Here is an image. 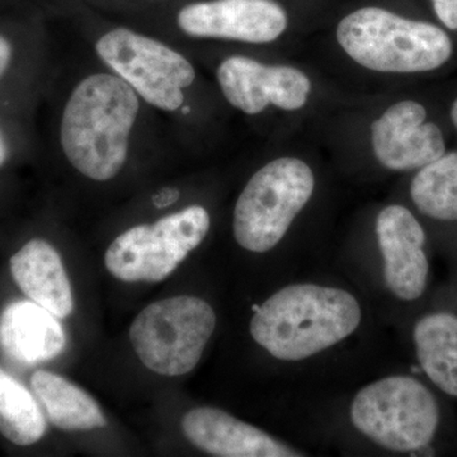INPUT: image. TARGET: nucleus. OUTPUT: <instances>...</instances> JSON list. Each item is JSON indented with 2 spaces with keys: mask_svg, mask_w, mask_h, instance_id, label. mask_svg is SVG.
Here are the masks:
<instances>
[{
  "mask_svg": "<svg viewBox=\"0 0 457 457\" xmlns=\"http://www.w3.org/2000/svg\"><path fill=\"white\" fill-rule=\"evenodd\" d=\"M451 120H453V126L457 130V98L453 101V106H451Z\"/></svg>",
  "mask_w": 457,
  "mask_h": 457,
  "instance_id": "b1692460",
  "label": "nucleus"
},
{
  "mask_svg": "<svg viewBox=\"0 0 457 457\" xmlns=\"http://www.w3.org/2000/svg\"><path fill=\"white\" fill-rule=\"evenodd\" d=\"M182 429L192 445L213 456H299L296 451L269 433L218 408L192 409L183 417Z\"/></svg>",
  "mask_w": 457,
  "mask_h": 457,
  "instance_id": "ddd939ff",
  "label": "nucleus"
},
{
  "mask_svg": "<svg viewBox=\"0 0 457 457\" xmlns=\"http://www.w3.org/2000/svg\"><path fill=\"white\" fill-rule=\"evenodd\" d=\"M225 99L240 112L258 114L270 106L299 111L311 97L308 75L294 66L266 65L246 56H230L216 71Z\"/></svg>",
  "mask_w": 457,
  "mask_h": 457,
  "instance_id": "9d476101",
  "label": "nucleus"
},
{
  "mask_svg": "<svg viewBox=\"0 0 457 457\" xmlns=\"http://www.w3.org/2000/svg\"><path fill=\"white\" fill-rule=\"evenodd\" d=\"M411 197L423 215L457 221V153H445L420 168L411 180Z\"/></svg>",
  "mask_w": 457,
  "mask_h": 457,
  "instance_id": "6ab92c4d",
  "label": "nucleus"
},
{
  "mask_svg": "<svg viewBox=\"0 0 457 457\" xmlns=\"http://www.w3.org/2000/svg\"><path fill=\"white\" fill-rule=\"evenodd\" d=\"M427 111L416 101H400L387 108L371 126L375 158L386 170H420L446 153L444 134L426 122Z\"/></svg>",
  "mask_w": 457,
  "mask_h": 457,
  "instance_id": "9b49d317",
  "label": "nucleus"
},
{
  "mask_svg": "<svg viewBox=\"0 0 457 457\" xmlns=\"http://www.w3.org/2000/svg\"><path fill=\"white\" fill-rule=\"evenodd\" d=\"M31 387L50 422L57 428L90 431L107 426L106 417L98 403L62 376L36 371L31 378Z\"/></svg>",
  "mask_w": 457,
  "mask_h": 457,
  "instance_id": "dca6fc26",
  "label": "nucleus"
},
{
  "mask_svg": "<svg viewBox=\"0 0 457 457\" xmlns=\"http://www.w3.org/2000/svg\"><path fill=\"white\" fill-rule=\"evenodd\" d=\"M139 111V96L116 74L84 78L69 96L60 122L69 163L87 179H114L128 161Z\"/></svg>",
  "mask_w": 457,
  "mask_h": 457,
  "instance_id": "f257e3e1",
  "label": "nucleus"
},
{
  "mask_svg": "<svg viewBox=\"0 0 457 457\" xmlns=\"http://www.w3.org/2000/svg\"><path fill=\"white\" fill-rule=\"evenodd\" d=\"M438 20L451 31H457V0H432Z\"/></svg>",
  "mask_w": 457,
  "mask_h": 457,
  "instance_id": "aec40b11",
  "label": "nucleus"
},
{
  "mask_svg": "<svg viewBox=\"0 0 457 457\" xmlns=\"http://www.w3.org/2000/svg\"><path fill=\"white\" fill-rule=\"evenodd\" d=\"M216 314L196 296H176L150 303L130 328V341L146 369L163 376L196 368L213 335Z\"/></svg>",
  "mask_w": 457,
  "mask_h": 457,
  "instance_id": "423d86ee",
  "label": "nucleus"
},
{
  "mask_svg": "<svg viewBox=\"0 0 457 457\" xmlns=\"http://www.w3.org/2000/svg\"><path fill=\"white\" fill-rule=\"evenodd\" d=\"M336 37L354 62L378 73L436 71L453 51L450 36L440 27L378 7L357 9L343 18Z\"/></svg>",
  "mask_w": 457,
  "mask_h": 457,
  "instance_id": "7ed1b4c3",
  "label": "nucleus"
},
{
  "mask_svg": "<svg viewBox=\"0 0 457 457\" xmlns=\"http://www.w3.org/2000/svg\"><path fill=\"white\" fill-rule=\"evenodd\" d=\"M46 420L31 392L0 369V433L17 446H29L44 437Z\"/></svg>",
  "mask_w": 457,
  "mask_h": 457,
  "instance_id": "a211bd4d",
  "label": "nucleus"
},
{
  "mask_svg": "<svg viewBox=\"0 0 457 457\" xmlns=\"http://www.w3.org/2000/svg\"><path fill=\"white\" fill-rule=\"evenodd\" d=\"M362 319L359 300L330 286L294 284L255 311L251 335L281 361L311 359L356 332Z\"/></svg>",
  "mask_w": 457,
  "mask_h": 457,
  "instance_id": "f03ea898",
  "label": "nucleus"
},
{
  "mask_svg": "<svg viewBox=\"0 0 457 457\" xmlns=\"http://www.w3.org/2000/svg\"><path fill=\"white\" fill-rule=\"evenodd\" d=\"M176 25L189 37L270 44L284 35L288 18L276 0H198L177 11Z\"/></svg>",
  "mask_w": 457,
  "mask_h": 457,
  "instance_id": "1a4fd4ad",
  "label": "nucleus"
},
{
  "mask_svg": "<svg viewBox=\"0 0 457 457\" xmlns=\"http://www.w3.org/2000/svg\"><path fill=\"white\" fill-rule=\"evenodd\" d=\"M57 319L31 300L11 303L0 315V347L21 365L55 359L66 345L64 328Z\"/></svg>",
  "mask_w": 457,
  "mask_h": 457,
  "instance_id": "4468645a",
  "label": "nucleus"
},
{
  "mask_svg": "<svg viewBox=\"0 0 457 457\" xmlns=\"http://www.w3.org/2000/svg\"><path fill=\"white\" fill-rule=\"evenodd\" d=\"M351 420L383 449L409 453L427 446L440 425L435 395L411 376H389L366 385L354 396Z\"/></svg>",
  "mask_w": 457,
  "mask_h": 457,
  "instance_id": "39448f33",
  "label": "nucleus"
},
{
  "mask_svg": "<svg viewBox=\"0 0 457 457\" xmlns=\"http://www.w3.org/2000/svg\"><path fill=\"white\" fill-rule=\"evenodd\" d=\"M376 237L384 261V279L394 296L420 299L428 279L426 234L407 207L390 204L378 212Z\"/></svg>",
  "mask_w": 457,
  "mask_h": 457,
  "instance_id": "f8f14e48",
  "label": "nucleus"
},
{
  "mask_svg": "<svg viewBox=\"0 0 457 457\" xmlns=\"http://www.w3.org/2000/svg\"><path fill=\"white\" fill-rule=\"evenodd\" d=\"M420 368L438 389L457 398V317L433 312L414 327Z\"/></svg>",
  "mask_w": 457,
  "mask_h": 457,
  "instance_id": "f3484780",
  "label": "nucleus"
},
{
  "mask_svg": "<svg viewBox=\"0 0 457 457\" xmlns=\"http://www.w3.org/2000/svg\"><path fill=\"white\" fill-rule=\"evenodd\" d=\"M12 60V45L11 42L0 35V79L3 75L7 71L9 64Z\"/></svg>",
  "mask_w": 457,
  "mask_h": 457,
  "instance_id": "412c9836",
  "label": "nucleus"
},
{
  "mask_svg": "<svg viewBox=\"0 0 457 457\" xmlns=\"http://www.w3.org/2000/svg\"><path fill=\"white\" fill-rule=\"evenodd\" d=\"M314 189V173L302 159L282 156L263 165L248 180L234 207L237 245L253 253L278 246Z\"/></svg>",
  "mask_w": 457,
  "mask_h": 457,
  "instance_id": "20e7f679",
  "label": "nucleus"
},
{
  "mask_svg": "<svg viewBox=\"0 0 457 457\" xmlns=\"http://www.w3.org/2000/svg\"><path fill=\"white\" fill-rule=\"evenodd\" d=\"M212 227L210 213L194 204L154 224L128 228L108 246L104 263L125 282H161L204 242Z\"/></svg>",
  "mask_w": 457,
  "mask_h": 457,
  "instance_id": "0eeeda50",
  "label": "nucleus"
},
{
  "mask_svg": "<svg viewBox=\"0 0 457 457\" xmlns=\"http://www.w3.org/2000/svg\"><path fill=\"white\" fill-rule=\"evenodd\" d=\"M11 273L31 302L59 319L73 312L71 285L62 257L50 243L32 239L12 255Z\"/></svg>",
  "mask_w": 457,
  "mask_h": 457,
  "instance_id": "2eb2a0df",
  "label": "nucleus"
},
{
  "mask_svg": "<svg viewBox=\"0 0 457 457\" xmlns=\"http://www.w3.org/2000/svg\"><path fill=\"white\" fill-rule=\"evenodd\" d=\"M8 159V147L5 145L4 139H3L2 134H0V168L5 164Z\"/></svg>",
  "mask_w": 457,
  "mask_h": 457,
  "instance_id": "5701e85b",
  "label": "nucleus"
},
{
  "mask_svg": "<svg viewBox=\"0 0 457 457\" xmlns=\"http://www.w3.org/2000/svg\"><path fill=\"white\" fill-rule=\"evenodd\" d=\"M102 62L150 106L174 112L185 104V90L196 79L194 65L163 42L116 27L96 42Z\"/></svg>",
  "mask_w": 457,
  "mask_h": 457,
  "instance_id": "6e6552de",
  "label": "nucleus"
},
{
  "mask_svg": "<svg viewBox=\"0 0 457 457\" xmlns=\"http://www.w3.org/2000/svg\"><path fill=\"white\" fill-rule=\"evenodd\" d=\"M177 198H179V192L174 191V189L170 191H170H163L156 195L154 197V204L158 207L168 206V204H173Z\"/></svg>",
  "mask_w": 457,
  "mask_h": 457,
  "instance_id": "4be33fe9",
  "label": "nucleus"
}]
</instances>
